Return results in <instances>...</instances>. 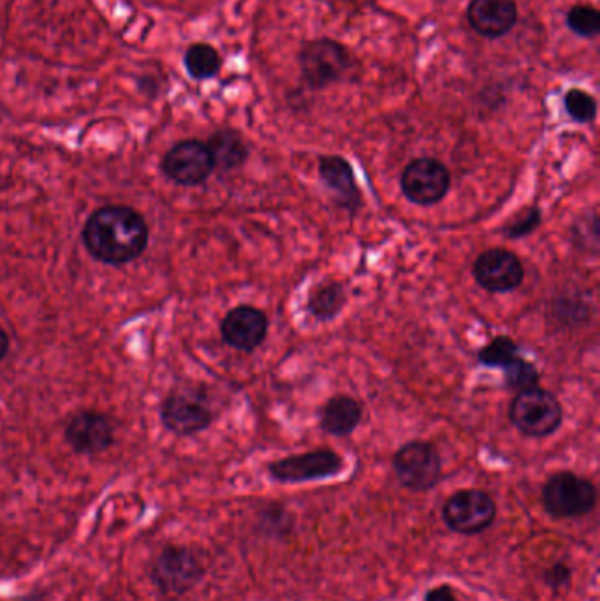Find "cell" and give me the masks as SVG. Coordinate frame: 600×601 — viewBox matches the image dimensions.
I'll return each mask as SVG.
<instances>
[{
  "label": "cell",
  "mask_w": 600,
  "mask_h": 601,
  "mask_svg": "<svg viewBox=\"0 0 600 601\" xmlns=\"http://www.w3.org/2000/svg\"><path fill=\"white\" fill-rule=\"evenodd\" d=\"M83 243L97 261L125 264L140 257L147 248L148 225L132 208L104 206L88 218Z\"/></svg>",
  "instance_id": "6da1fadb"
},
{
  "label": "cell",
  "mask_w": 600,
  "mask_h": 601,
  "mask_svg": "<svg viewBox=\"0 0 600 601\" xmlns=\"http://www.w3.org/2000/svg\"><path fill=\"white\" fill-rule=\"evenodd\" d=\"M509 419L514 428L530 438H546L557 433L564 422V408L557 396L539 385L516 394Z\"/></svg>",
  "instance_id": "7a4b0ae2"
},
{
  "label": "cell",
  "mask_w": 600,
  "mask_h": 601,
  "mask_svg": "<svg viewBox=\"0 0 600 601\" xmlns=\"http://www.w3.org/2000/svg\"><path fill=\"white\" fill-rule=\"evenodd\" d=\"M542 505L555 519H576L597 505V489L572 471H560L542 487Z\"/></svg>",
  "instance_id": "3957f363"
},
{
  "label": "cell",
  "mask_w": 600,
  "mask_h": 601,
  "mask_svg": "<svg viewBox=\"0 0 600 601\" xmlns=\"http://www.w3.org/2000/svg\"><path fill=\"white\" fill-rule=\"evenodd\" d=\"M300 67L308 87L321 90L344 80L351 71V51L328 37L314 39L301 48Z\"/></svg>",
  "instance_id": "277c9868"
},
{
  "label": "cell",
  "mask_w": 600,
  "mask_h": 601,
  "mask_svg": "<svg viewBox=\"0 0 600 601\" xmlns=\"http://www.w3.org/2000/svg\"><path fill=\"white\" fill-rule=\"evenodd\" d=\"M205 566L198 552L187 547H166L152 566L155 586L168 598H180L203 579Z\"/></svg>",
  "instance_id": "5b68a950"
},
{
  "label": "cell",
  "mask_w": 600,
  "mask_h": 601,
  "mask_svg": "<svg viewBox=\"0 0 600 601\" xmlns=\"http://www.w3.org/2000/svg\"><path fill=\"white\" fill-rule=\"evenodd\" d=\"M398 482L410 491H428L439 484L442 459L432 443L412 440L405 443L393 457Z\"/></svg>",
  "instance_id": "8992f818"
},
{
  "label": "cell",
  "mask_w": 600,
  "mask_h": 601,
  "mask_svg": "<svg viewBox=\"0 0 600 601\" xmlns=\"http://www.w3.org/2000/svg\"><path fill=\"white\" fill-rule=\"evenodd\" d=\"M442 517L454 533L477 535L493 524L497 505L490 494L481 489H463L444 503Z\"/></svg>",
  "instance_id": "52a82bcc"
},
{
  "label": "cell",
  "mask_w": 600,
  "mask_h": 601,
  "mask_svg": "<svg viewBox=\"0 0 600 601\" xmlns=\"http://www.w3.org/2000/svg\"><path fill=\"white\" fill-rule=\"evenodd\" d=\"M403 196L418 206L440 203L451 189V173L440 160L421 157L407 164L400 176Z\"/></svg>",
  "instance_id": "ba28073f"
},
{
  "label": "cell",
  "mask_w": 600,
  "mask_h": 601,
  "mask_svg": "<svg viewBox=\"0 0 600 601\" xmlns=\"http://www.w3.org/2000/svg\"><path fill=\"white\" fill-rule=\"evenodd\" d=\"M273 480L282 484H301L338 475L344 470V459L335 450L317 449L305 454L284 457L270 464Z\"/></svg>",
  "instance_id": "9c48e42d"
},
{
  "label": "cell",
  "mask_w": 600,
  "mask_h": 601,
  "mask_svg": "<svg viewBox=\"0 0 600 601\" xmlns=\"http://www.w3.org/2000/svg\"><path fill=\"white\" fill-rule=\"evenodd\" d=\"M472 275L479 287L493 294H505L521 287L525 268L520 257L507 248H490L477 257Z\"/></svg>",
  "instance_id": "30bf717a"
},
{
  "label": "cell",
  "mask_w": 600,
  "mask_h": 601,
  "mask_svg": "<svg viewBox=\"0 0 600 601\" xmlns=\"http://www.w3.org/2000/svg\"><path fill=\"white\" fill-rule=\"evenodd\" d=\"M162 169L168 174L169 180L178 185L196 187L212 176L215 164L206 143L189 139L173 146L166 153L162 160Z\"/></svg>",
  "instance_id": "8fae6325"
},
{
  "label": "cell",
  "mask_w": 600,
  "mask_h": 601,
  "mask_svg": "<svg viewBox=\"0 0 600 601\" xmlns=\"http://www.w3.org/2000/svg\"><path fill=\"white\" fill-rule=\"evenodd\" d=\"M162 422L176 435L191 436L212 424L213 413L205 398L194 392L171 394L162 405Z\"/></svg>",
  "instance_id": "7c38bea8"
},
{
  "label": "cell",
  "mask_w": 600,
  "mask_h": 601,
  "mask_svg": "<svg viewBox=\"0 0 600 601\" xmlns=\"http://www.w3.org/2000/svg\"><path fill=\"white\" fill-rule=\"evenodd\" d=\"M268 317L254 306H236L220 322V334L227 345L240 352H254L268 336Z\"/></svg>",
  "instance_id": "4fadbf2b"
},
{
  "label": "cell",
  "mask_w": 600,
  "mask_h": 601,
  "mask_svg": "<svg viewBox=\"0 0 600 601\" xmlns=\"http://www.w3.org/2000/svg\"><path fill=\"white\" fill-rule=\"evenodd\" d=\"M467 18L479 36L497 39L513 30L518 6L514 0H470Z\"/></svg>",
  "instance_id": "5bb4252c"
},
{
  "label": "cell",
  "mask_w": 600,
  "mask_h": 601,
  "mask_svg": "<svg viewBox=\"0 0 600 601\" xmlns=\"http://www.w3.org/2000/svg\"><path fill=\"white\" fill-rule=\"evenodd\" d=\"M66 438L76 452L92 456L104 452L113 443V426L101 413H78L67 424Z\"/></svg>",
  "instance_id": "9a60e30c"
},
{
  "label": "cell",
  "mask_w": 600,
  "mask_h": 601,
  "mask_svg": "<svg viewBox=\"0 0 600 601\" xmlns=\"http://www.w3.org/2000/svg\"><path fill=\"white\" fill-rule=\"evenodd\" d=\"M319 176L326 187L335 194V203L344 210L356 213L361 206L356 174L351 162L340 155H324L319 159Z\"/></svg>",
  "instance_id": "2e32d148"
},
{
  "label": "cell",
  "mask_w": 600,
  "mask_h": 601,
  "mask_svg": "<svg viewBox=\"0 0 600 601\" xmlns=\"http://www.w3.org/2000/svg\"><path fill=\"white\" fill-rule=\"evenodd\" d=\"M363 420V406L358 399L338 394L324 405L321 412V429L328 435L345 438L352 435Z\"/></svg>",
  "instance_id": "e0dca14e"
},
{
  "label": "cell",
  "mask_w": 600,
  "mask_h": 601,
  "mask_svg": "<svg viewBox=\"0 0 600 601\" xmlns=\"http://www.w3.org/2000/svg\"><path fill=\"white\" fill-rule=\"evenodd\" d=\"M345 305H347V292H345L344 285L335 280L315 285L312 292L308 294V313L319 322H330V320L337 319Z\"/></svg>",
  "instance_id": "ac0fdd59"
},
{
  "label": "cell",
  "mask_w": 600,
  "mask_h": 601,
  "mask_svg": "<svg viewBox=\"0 0 600 601\" xmlns=\"http://www.w3.org/2000/svg\"><path fill=\"white\" fill-rule=\"evenodd\" d=\"M206 146L212 153L215 169L219 167L222 171H233L249 159V148L242 136L233 131L215 132Z\"/></svg>",
  "instance_id": "d6986e66"
},
{
  "label": "cell",
  "mask_w": 600,
  "mask_h": 601,
  "mask_svg": "<svg viewBox=\"0 0 600 601\" xmlns=\"http://www.w3.org/2000/svg\"><path fill=\"white\" fill-rule=\"evenodd\" d=\"M220 66L222 60L219 51L210 44H192L185 53V67L194 80H210L219 73Z\"/></svg>",
  "instance_id": "ffe728a7"
},
{
  "label": "cell",
  "mask_w": 600,
  "mask_h": 601,
  "mask_svg": "<svg viewBox=\"0 0 600 601\" xmlns=\"http://www.w3.org/2000/svg\"><path fill=\"white\" fill-rule=\"evenodd\" d=\"M518 357H520L518 343L509 336L493 338L477 354L479 363L488 366V368H498V370H507Z\"/></svg>",
  "instance_id": "44dd1931"
},
{
  "label": "cell",
  "mask_w": 600,
  "mask_h": 601,
  "mask_svg": "<svg viewBox=\"0 0 600 601\" xmlns=\"http://www.w3.org/2000/svg\"><path fill=\"white\" fill-rule=\"evenodd\" d=\"M567 115L578 124H590L597 116V101L581 88H571L564 97Z\"/></svg>",
  "instance_id": "7402d4cb"
},
{
  "label": "cell",
  "mask_w": 600,
  "mask_h": 601,
  "mask_svg": "<svg viewBox=\"0 0 600 601\" xmlns=\"http://www.w3.org/2000/svg\"><path fill=\"white\" fill-rule=\"evenodd\" d=\"M504 373L507 389L518 392L535 387L541 380V373L537 371L535 364L523 359L521 355L507 370H504Z\"/></svg>",
  "instance_id": "603a6c76"
},
{
  "label": "cell",
  "mask_w": 600,
  "mask_h": 601,
  "mask_svg": "<svg viewBox=\"0 0 600 601\" xmlns=\"http://www.w3.org/2000/svg\"><path fill=\"white\" fill-rule=\"evenodd\" d=\"M567 27L581 37L597 36L600 30V13L592 6H574L567 13Z\"/></svg>",
  "instance_id": "cb8c5ba5"
},
{
  "label": "cell",
  "mask_w": 600,
  "mask_h": 601,
  "mask_svg": "<svg viewBox=\"0 0 600 601\" xmlns=\"http://www.w3.org/2000/svg\"><path fill=\"white\" fill-rule=\"evenodd\" d=\"M541 222V210L537 206H530L527 210L521 211L520 215H516L511 222H507L502 232H504L505 238H525L528 234H532L541 225Z\"/></svg>",
  "instance_id": "d4e9b609"
},
{
  "label": "cell",
  "mask_w": 600,
  "mask_h": 601,
  "mask_svg": "<svg viewBox=\"0 0 600 601\" xmlns=\"http://www.w3.org/2000/svg\"><path fill=\"white\" fill-rule=\"evenodd\" d=\"M544 579H546L549 586L560 589L571 580V570L562 563H558V565L551 566L548 572L544 573Z\"/></svg>",
  "instance_id": "484cf974"
},
{
  "label": "cell",
  "mask_w": 600,
  "mask_h": 601,
  "mask_svg": "<svg viewBox=\"0 0 600 601\" xmlns=\"http://www.w3.org/2000/svg\"><path fill=\"white\" fill-rule=\"evenodd\" d=\"M425 601H458L454 596L453 589L449 586L435 587L432 591H428L425 596Z\"/></svg>",
  "instance_id": "4316f807"
},
{
  "label": "cell",
  "mask_w": 600,
  "mask_h": 601,
  "mask_svg": "<svg viewBox=\"0 0 600 601\" xmlns=\"http://www.w3.org/2000/svg\"><path fill=\"white\" fill-rule=\"evenodd\" d=\"M9 350V336L2 327H0V361L6 357Z\"/></svg>",
  "instance_id": "83f0119b"
}]
</instances>
